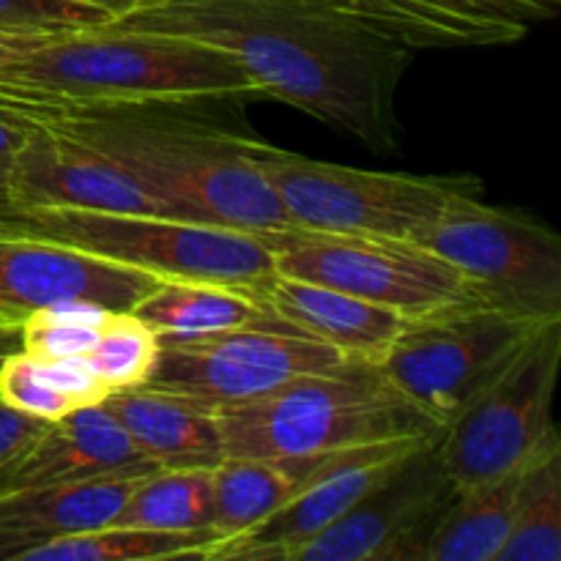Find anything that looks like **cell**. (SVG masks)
Listing matches in <instances>:
<instances>
[{"label": "cell", "mask_w": 561, "mask_h": 561, "mask_svg": "<svg viewBox=\"0 0 561 561\" xmlns=\"http://www.w3.org/2000/svg\"><path fill=\"white\" fill-rule=\"evenodd\" d=\"M107 27L222 49L261 93L348 131L373 151L398 148L394 96L414 49L340 0H140Z\"/></svg>", "instance_id": "1"}, {"label": "cell", "mask_w": 561, "mask_h": 561, "mask_svg": "<svg viewBox=\"0 0 561 561\" xmlns=\"http://www.w3.org/2000/svg\"><path fill=\"white\" fill-rule=\"evenodd\" d=\"M179 104H64L0 85V118L38 124L104 153L179 219L239 230L296 228L252 157V137L175 113Z\"/></svg>", "instance_id": "2"}, {"label": "cell", "mask_w": 561, "mask_h": 561, "mask_svg": "<svg viewBox=\"0 0 561 561\" xmlns=\"http://www.w3.org/2000/svg\"><path fill=\"white\" fill-rule=\"evenodd\" d=\"M0 85L64 104H203L261 93L244 66L208 44L85 27L38 38L0 64Z\"/></svg>", "instance_id": "3"}, {"label": "cell", "mask_w": 561, "mask_h": 561, "mask_svg": "<svg viewBox=\"0 0 561 561\" xmlns=\"http://www.w3.org/2000/svg\"><path fill=\"white\" fill-rule=\"evenodd\" d=\"M225 455L316 458L442 427L398 392L376 365L345 362L334 373L296 378L250 403L214 411Z\"/></svg>", "instance_id": "4"}, {"label": "cell", "mask_w": 561, "mask_h": 561, "mask_svg": "<svg viewBox=\"0 0 561 561\" xmlns=\"http://www.w3.org/2000/svg\"><path fill=\"white\" fill-rule=\"evenodd\" d=\"M0 222L151 277L228 285L255 299L277 277L274 255L261 236L228 225L77 208L9 211L0 214Z\"/></svg>", "instance_id": "5"}, {"label": "cell", "mask_w": 561, "mask_h": 561, "mask_svg": "<svg viewBox=\"0 0 561 561\" xmlns=\"http://www.w3.org/2000/svg\"><path fill=\"white\" fill-rule=\"evenodd\" d=\"M274 192L296 228L321 233L414 241L458 197H482L474 175H411L318 162L252 142Z\"/></svg>", "instance_id": "6"}, {"label": "cell", "mask_w": 561, "mask_h": 561, "mask_svg": "<svg viewBox=\"0 0 561 561\" xmlns=\"http://www.w3.org/2000/svg\"><path fill=\"white\" fill-rule=\"evenodd\" d=\"M561 359V318L524 340L507 365L444 425L436 453L455 488L524 469L557 433L551 420Z\"/></svg>", "instance_id": "7"}, {"label": "cell", "mask_w": 561, "mask_h": 561, "mask_svg": "<svg viewBox=\"0 0 561 561\" xmlns=\"http://www.w3.org/2000/svg\"><path fill=\"white\" fill-rule=\"evenodd\" d=\"M542 323L493 301L471 299L409 318L376 367L427 420L444 427Z\"/></svg>", "instance_id": "8"}, {"label": "cell", "mask_w": 561, "mask_h": 561, "mask_svg": "<svg viewBox=\"0 0 561 561\" xmlns=\"http://www.w3.org/2000/svg\"><path fill=\"white\" fill-rule=\"evenodd\" d=\"M277 274L345 290L409 318L482 299L474 285L416 241L321 233L307 228L255 230Z\"/></svg>", "instance_id": "9"}, {"label": "cell", "mask_w": 561, "mask_h": 561, "mask_svg": "<svg viewBox=\"0 0 561 561\" xmlns=\"http://www.w3.org/2000/svg\"><path fill=\"white\" fill-rule=\"evenodd\" d=\"M414 241L453 263L485 301L561 318V239L531 214L458 197Z\"/></svg>", "instance_id": "10"}, {"label": "cell", "mask_w": 561, "mask_h": 561, "mask_svg": "<svg viewBox=\"0 0 561 561\" xmlns=\"http://www.w3.org/2000/svg\"><path fill=\"white\" fill-rule=\"evenodd\" d=\"M351 362L283 321L230 329L195 343L162 345L146 387L181 394L206 409L250 403L285 383L334 373Z\"/></svg>", "instance_id": "11"}, {"label": "cell", "mask_w": 561, "mask_h": 561, "mask_svg": "<svg viewBox=\"0 0 561 561\" xmlns=\"http://www.w3.org/2000/svg\"><path fill=\"white\" fill-rule=\"evenodd\" d=\"M438 436L400 460L329 529L290 548L285 561H416L458 491L438 460Z\"/></svg>", "instance_id": "12"}, {"label": "cell", "mask_w": 561, "mask_h": 561, "mask_svg": "<svg viewBox=\"0 0 561 561\" xmlns=\"http://www.w3.org/2000/svg\"><path fill=\"white\" fill-rule=\"evenodd\" d=\"M436 433L387 438V442L318 455L283 507L274 510L261 526L250 529L247 535L211 546L203 553V559L285 561L290 548L321 535L334 520L343 518L400 460H405L414 449L431 442Z\"/></svg>", "instance_id": "13"}, {"label": "cell", "mask_w": 561, "mask_h": 561, "mask_svg": "<svg viewBox=\"0 0 561 561\" xmlns=\"http://www.w3.org/2000/svg\"><path fill=\"white\" fill-rule=\"evenodd\" d=\"M25 129L22 146L11 159L9 206L11 211H124L164 214L173 217L121 164L93 151L91 146L58 135L38 124H16Z\"/></svg>", "instance_id": "14"}, {"label": "cell", "mask_w": 561, "mask_h": 561, "mask_svg": "<svg viewBox=\"0 0 561 561\" xmlns=\"http://www.w3.org/2000/svg\"><path fill=\"white\" fill-rule=\"evenodd\" d=\"M157 283L159 277L146 272L0 222V321L22 323L33 312L69 299L129 312Z\"/></svg>", "instance_id": "15"}, {"label": "cell", "mask_w": 561, "mask_h": 561, "mask_svg": "<svg viewBox=\"0 0 561 561\" xmlns=\"http://www.w3.org/2000/svg\"><path fill=\"white\" fill-rule=\"evenodd\" d=\"M159 471L137 453L104 403L80 405L49 422L42 436L0 471V496L93 477H142Z\"/></svg>", "instance_id": "16"}, {"label": "cell", "mask_w": 561, "mask_h": 561, "mask_svg": "<svg viewBox=\"0 0 561 561\" xmlns=\"http://www.w3.org/2000/svg\"><path fill=\"white\" fill-rule=\"evenodd\" d=\"M257 299L277 321L327 343L348 359L378 365L403 332L405 318L345 290L277 274Z\"/></svg>", "instance_id": "17"}, {"label": "cell", "mask_w": 561, "mask_h": 561, "mask_svg": "<svg viewBox=\"0 0 561 561\" xmlns=\"http://www.w3.org/2000/svg\"><path fill=\"white\" fill-rule=\"evenodd\" d=\"M102 403L157 469H214L225 458L217 414L195 400L142 383Z\"/></svg>", "instance_id": "18"}, {"label": "cell", "mask_w": 561, "mask_h": 561, "mask_svg": "<svg viewBox=\"0 0 561 561\" xmlns=\"http://www.w3.org/2000/svg\"><path fill=\"white\" fill-rule=\"evenodd\" d=\"M142 477H93L5 493L0 496V526L27 535L33 542L104 529Z\"/></svg>", "instance_id": "19"}, {"label": "cell", "mask_w": 561, "mask_h": 561, "mask_svg": "<svg viewBox=\"0 0 561 561\" xmlns=\"http://www.w3.org/2000/svg\"><path fill=\"white\" fill-rule=\"evenodd\" d=\"M131 312L162 345L195 343L230 329L274 321L266 305L247 290L190 279H159Z\"/></svg>", "instance_id": "20"}, {"label": "cell", "mask_w": 561, "mask_h": 561, "mask_svg": "<svg viewBox=\"0 0 561 561\" xmlns=\"http://www.w3.org/2000/svg\"><path fill=\"white\" fill-rule=\"evenodd\" d=\"M310 463L312 458H233V455H225L211 469V531L217 537L211 546L236 540L261 526L274 510L288 502Z\"/></svg>", "instance_id": "21"}, {"label": "cell", "mask_w": 561, "mask_h": 561, "mask_svg": "<svg viewBox=\"0 0 561 561\" xmlns=\"http://www.w3.org/2000/svg\"><path fill=\"white\" fill-rule=\"evenodd\" d=\"M518 474L458 488L422 542L416 561H496L513 524Z\"/></svg>", "instance_id": "22"}, {"label": "cell", "mask_w": 561, "mask_h": 561, "mask_svg": "<svg viewBox=\"0 0 561 561\" xmlns=\"http://www.w3.org/2000/svg\"><path fill=\"white\" fill-rule=\"evenodd\" d=\"M561 559V442L553 433L520 469L513 524L496 561Z\"/></svg>", "instance_id": "23"}, {"label": "cell", "mask_w": 561, "mask_h": 561, "mask_svg": "<svg viewBox=\"0 0 561 561\" xmlns=\"http://www.w3.org/2000/svg\"><path fill=\"white\" fill-rule=\"evenodd\" d=\"M214 531H157L131 526H104L82 535L53 537L22 551L20 561H153L201 559Z\"/></svg>", "instance_id": "24"}, {"label": "cell", "mask_w": 561, "mask_h": 561, "mask_svg": "<svg viewBox=\"0 0 561 561\" xmlns=\"http://www.w3.org/2000/svg\"><path fill=\"white\" fill-rule=\"evenodd\" d=\"M211 469H159L142 477L110 526L157 531H211Z\"/></svg>", "instance_id": "25"}, {"label": "cell", "mask_w": 561, "mask_h": 561, "mask_svg": "<svg viewBox=\"0 0 561 561\" xmlns=\"http://www.w3.org/2000/svg\"><path fill=\"white\" fill-rule=\"evenodd\" d=\"M159 348H162L159 337L135 312H110L99 329L88 362L110 394L142 387L157 365Z\"/></svg>", "instance_id": "26"}, {"label": "cell", "mask_w": 561, "mask_h": 561, "mask_svg": "<svg viewBox=\"0 0 561 561\" xmlns=\"http://www.w3.org/2000/svg\"><path fill=\"white\" fill-rule=\"evenodd\" d=\"M113 16L75 0H0V36L47 38L102 27Z\"/></svg>", "instance_id": "27"}, {"label": "cell", "mask_w": 561, "mask_h": 561, "mask_svg": "<svg viewBox=\"0 0 561 561\" xmlns=\"http://www.w3.org/2000/svg\"><path fill=\"white\" fill-rule=\"evenodd\" d=\"M0 400L44 422L69 414L71 403L53 387L36 356L16 351L0 367Z\"/></svg>", "instance_id": "28"}, {"label": "cell", "mask_w": 561, "mask_h": 561, "mask_svg": "<svg viewBox=\"0 0 561 561\" xmlns=\"http://www.w3.org/2000/svg\"><path fill=\"white\" fill-rule=\"evenodd\" d=\"M99 337V329L80 323L58 321L44 312H33L22 321V351L36 359H66V356H88Z\"/></svg>", "instance_id": "29"}, {"label": "cell", "mask_w": 561, "mask_h": 561, "mask_svg": "<svg viewBox=\"0 0 561 561\" xmlns=\"http://www.w3.org/2000/svg\"><path fill=\"white\" fill-rule=\"evenodd\" d=\"M422 3L466 16V20L499 22V25H515L526 31L531 22L553 16L559 9V0H422Z\"/></svg>", "instance_id": "30"}, {"label": "cell", "mask_w": 561, "mask_h": 561, "mask_svg": "<svg viewBox=\"0 0 561 561\" xmlns=\"http://www.w3.org/2000/svg\"><path fill=\"white\" fill-rule=\"evenodd\" d=\"M42 362L44 373L53 381V387L64 394L71 403V409H80V405H93L102 403L107 398V389L99 381V376L93 373L88 356H66V359H38Z\"/></svg>", "instance_id": "31"}, {"label": "cell", "mask_w": 561, "mask_h": 561, "mask_svg": "<svg viewBox=\"0 0 561 561\" xmlns=\"http://www.w3.org/2000/svg\"><path fill=\"white\" fill-rule=\"evenodd\" d=\"M47 425L49 422L25 414V411L11 409L9 403L0 400V471L9 469L42 436Z\"/></svg>", "instance_id": "32"}, {"label": "cell", "mask_w": 561, "mask_h": 561, "mask_svg": "<svg viewBox=\"0 0 561 561\" xmlns=\"http://www.w3.org/2000/svg\"><path fill=\"white\" fill-rule=\"evenodd\" d=\"M25 129L11 121L0 118V214H9V175H11V159H14L16 148L22 146Z\"/></svg>", "instance_id": "33"}, {"label": "cell", "mask_w": 561, "mask_h": 561, "mask_svg": "<svg viewBox=\"0 0 561 561\" xmlns=\"http://www.w3.org/2000/svg\"><path fill=\"white\" fill-rule=\"evenodd\" d=\"M31 546H36V542L27 535H20V531L0 526V561H20L22 551H27Z\"/></svg>", "instance_id": "34"}, {"label": "cell", "mask_w": 561, "mask_h": 561, "mask_svg": "<svg viewBox=\"0 0 561 561\" xmlns=\"http://www.w3.org/2000/svg\"><path fill=\"white\" fill-rule=\"evenodd\" d=\"M16 351H22V323L0 321V367Z\"/></svg>", "instance_id": "35"}, {"label": "cell", "mask_w": 561, "mask_h": 561, "mask_svg": "<svg viewBox=\"0 0 561 561\" xmlns=\"http://www.w3.org/2000/svg\"><path fill=\"white\" fill-rule=\"evenodd\" d=\"M75 3H85V5H93V9L107 11V14L115 20V16H121V14H126L129 9H135L140 0H75Z\"/></svg>", "instance_id": "36"}]
</instances>
